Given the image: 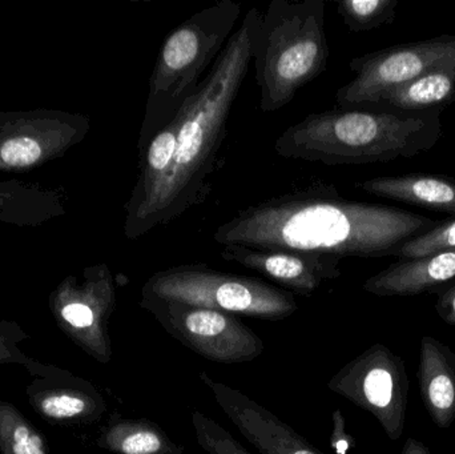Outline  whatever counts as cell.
Listing matches in <instances>:
<instances>
[{
    "label": "cell",
    "instance_id": "obj_1",
    "mask_svg": "<svg viewBox=\"0 0 455 454\" xmlns=\"http://www.w3.org/2000/svg\"><path fill=\"white\" fill-rule=\"evenodd\" d=\"M443 220L389 205L345 199L333 184L315 181L238 211L221 224L218 244L301 251L337 258H389Z\"/></svg>",
    "mask_w": 455,
    "mask_h": 454
},
{
    "label": "cell",
    "instance_id": "obj_2",
    "mask_svg": "<svg viewBox=\"0 0 455 454\" xmlns=\"http://www.w3.org/2000/svg\"><path fill=\"white\" fill-rule=\"evenodd\" d=\"M262 12L251 8L228 40L197 92L187 101L172 165L159 194L146 212L125 232L140 239L203 204L212 191L230 111L253 59V45Z\"/></svg>",
    "mask_w": 455,
    "mask_h": 454
},
{
    "label": "cell",
    "instance_id": "obj_3",
    "mask_svg": "<svg viewBox=\"0 0 455 454\" xmlns=\"http://www.w3.org/2000/svg\"><path fill=\"white\" fill-rule=\"evenodd\" d=\"M443 111H397L369 106L315 112L286 128L275 140V151L285 159L325 165L411 159L440 141Z\"/></svg>",
    "mask_w": 455,
    "mask_h": 454
},
{
    "label": "cell",
    "instance_id": "obj_4",
    "mask_svg": "<svg viewBox=\"0 0 455 454\" xmlns=\"http://www.w3.org/2000/svg\"><path fill=\"white\" fill-rule=\"evenodd\" d=\"M325 13L323 0H272L262 12L251 59L262 112L288 106L328 68Z\"/></svg>",
    "mask_w": 455,
    "mask_h": 454
},
{
    "label": "cell",
    "instance_id": "obj_5",
    "mask_svg": "<svg viewBox=\"0 0 455 454\" xmlns=\"http://www.w3.org/2000/svg\"><path fill=\"white\" fill-rule=\"evenodd\" d=\"M241 10L240 3L221 0L197 11L165 37L149 79L139 151L197 92L240 24Z\"/></svg>",
    "mask_w": 455,
    "mask_h": 454
},
{
    "label": "cell",
    "instance_id": "obj_6",
    "mask_svg": "<svg viewBox=\"0 0 455 454\" xmlns=\"http://www.w3.org/2000/svg\"><path fill=\"white\" fill-rule=\"evenodd\" d=\"M141 298L178 301L269 322L291 317L299 309L293 293L283 288L205 264H183L155 272L141 288Z\"/></svg>",
    "mask_w": 455,
    "mask_h": 454
},
{
    "label": "cell",
    "instance_id": "obj_7",
    "mask_svg": "<svg viewBox=\"0 0 455 454\" xmlns=\"http://www.w3.org/2000/svg\"><path fill=\"white\" fill-rule=\"evenodd\" d=\"M355 79L336 93L339 107H369L387 91L440 69H455V35L403 43L352 59Z\"/></svg>",
    "mask_w": 455,
    "mask_h": 454
},
{
    "label": "cell",
    "instance_id": "obj_8",
    "mask_svg": "<svg viewBox=\"0 0 455 454\" xmlns=\"http://www.w3.org/2000/svg\"><path fill=\"white\" fill-rule=\"evenodd\" d=\"M165 332L203 359L220 364L253 362L264 352V341L235 315L178 301L140 299Z\"/></svg>",
    "mask_w": 455,
    "mask_h": 454
},
{
    "label": "cell",
    "instance_id": "obj_9",
    "mask_svg": "<svg viewBox=\"0 0 455 454\" xmlns=\"http://www.w3.org/2000/svg\"><path fill=\"white\" fill-rule=\"evenodd\" d=\"M116 306L114 282L106 268L100 269L83 287L63 288L53 301L52 311L61 332L100 364L114 356L109 319Z\"/></svg>",
    "mask_w": 455,
    "mask_h": 454
},
{
    "label": "cell",
    "instance_id": "obj_10",
    "mask_svg": "<svg viewBox=\"0 0 455 454\" xmlns=\"http://www.w3.org/2000/svg\"><path fill=\"white\" fill-rule=\"evenodd\" d=\"M200 381L212 392L216 404L259 454H323L275 413L246 396L240 389L202 372Z\"/></svg>",
    "mask_w": 455,
    "mask_h": 454
},
{
    "label": "cell",
    "instance_id": "obj_11",
    "mask_svg": "<svg viewBox=\"0 0 455 454\" xmlns=\"http://www.w3.org/2000/svg\"><path fill=\"white\" fill-rule=\"evenodd\" d=\"M220 255L224 260L257 272L277 283L283 290L297 295H313L323 282L341 276L342 259L326 253L226 245Z\"/></svg>",
    "mask_w": 455,
    "mask_h": 454
},
{
    "label": "cell",
    "instance_id": "obj_12",
    "mask_svg": "<svg viewBox=\"0 0 455 454\" xmlns=\"http://www.w3.org/2000/svg\"><path fill=\"white\" fill-rule=\"evenodd\" d=\"M26 394L34 412L51 426H92L108 410L103 394L91 381L63 368L53 375L34 378Z\"/></svg>",
    "mask_w": 455,
    "mask_h": 454
},
{
    "label": "cell",
    "instance_id": "obj_13",
    "mask_svg": "<svg viewBox=\"0 0 455 454\" xmlns=\"http://www.w3.org/2000/svg\"><path fill=\"white\" fill-rule=\"evenodd\" d=\"M455 279V248L413 260H398L363 283L376 296H414L435 292Z\"/></svg>",
    "mask_w": 455,
    "mask_h": 454
},
{
    "label": "cell",
    "instance_id": "obj_14",
    "mask_svg": "<svg viewBox=\"0 0 455 454\" xmlns=\"http://www.w3.org/2000/svg\"><path fill=\"white\" fill-rule=\"evenodd\" d=\"M371 196L406 203L455 218V179L433 173L379 176L358 183Z\"/></svg>",
    "mask_w": 455,
    "mask_h": 454
},
{
    "label": "cell",
    "instance_id": "obj_15",
    "mask_svg": "<svg viewBox=\"0 0 455 454\" xmlns=\"http://www.w3.org/2000/svg\"><path fill=\"white\" fill-rule=\"evenodd\" d=\"M96 447L114 454H184L186 448L148 418L112 415L99 432Z\"/></svg>",
    "mask_w": 455,
    "mask_h": 454
},
{
    "label": "cell",
    "instance_id": "obj_16",
    "mask_svg": "<svg viewBox=\"0 0 455 454\" xmlns=\"http://www.w3.org/2000/svg\"><path fill=\"white\" fill-rule=\"evenodd\" d=\"M455 101V69H440L387 91L376 107L397 111L448 108Z\"/></svg>",
    "mask_w": 455,
    "mask_h": 454
},
{
    "label": "cell",
    "instance_id": "obj_17",
    "mask_svg": "<svg viewBox=\"0 0 455 454\" xmlns=\"http://www.w3.org/2000/svg\"><path fill=\"white\" fill-rule=\"evenodd\" d=\"M0 454H51L44 434L7 402H0Z\"/></svg>",
    "mask_w": 455,
    "mask_h": 454
},
{
    "label": "cell",
    "instance_id": "obj_18",
    "mask_svg": "<svg viewBox=\"0 0 455 454\" xmlns=\"http://www.w3.org/2000/svg\"><path fill=\"white\" fill-rule=\"evenodd\" d=\"M398 4V0H339L337 12L349 32L360 34L392 24Z\"/></svg>",
    "mask_w": 455,
    "mask_h": 454
},
{
    "label": "cell",
    "instance_id": "obj_19",
    "mask_svg": "<svg viewBox=\"0 0 455 454\" xmlns=\"http://www.w3.org/2000/svg\"><path fill=\"white\" fill-rule=\"evenodd\" d=\"M28 339V333L16 323L0 320V367L5 364L21 365L34 378L53 375L59 367L40 364L21 351L20 344Z\"/></svg>",
    "mask_w": 455,
    "mask_h": 454
},
{
    "label": "cell",
    "instance_id": "obj_20",
    "mask_svg": "<svg viewBox=\"0 0 455 454\" xmlns=\"http://www.w3.org/2000/svg\"><path fill=\"white\" fill-rule=\"evenodd\" d=\"M197 444L208 454H253L238 442L218 421L200 410L191 412Z\"/></svg>",
    "mask_w": 455,
    "mask_h": 454
},
{
    "label": "cell",
    "instance_id": "obj_21",
    "mask_svg": "<svg viewBox=\"0 0 455 454\" xmlns=\"http://www.w3.org/2000/svg\"><path fill=\"white\" fill-rule=\"evenodd\" d=\"M455 248V218L441 221L435 229L401 245L395 252L400 260H413Z\"/></svg>",
    "mask_w": 455,
    "mask_h": 454
},
{
    "label": "cell",
    "instance_id": "obj_22",
    "mask_svg": "<svg viewBox=\"0 0 455 454\" xmlns=\"http://www.w3.org/2000/svg\"><path fill=\"white\" fill-rule=\"evenodd\" d=\"M424 394H427L430 410L437 413L438 418H446L455 410V383L445 372L432 373L422 380Z\"/></svg>",
    "mask_w": 455,
    "mask_h": 454
},
{
    "label": "cell",
    "instance_id": "obj_23",
    "mask_svg": "<svg viewBox=\"0 0 455 454\" xmlns=\"http://www.w3.org/2000/svg\"><path fill=\"white\" fill-rule=\"evenodd\" d=\"M42 155L39 144L29 138H18L8 140L0 149L3 162L12 165H28L36 162Z\"/></svg>",
    "mask_w": 455,
    "mask_h": 454
},
{
    "label": "cell",
    "instance_id": "obj_24",
    "mask_svg": "<svg viewBox=\"0 0 455 454\" xmlns=\"http://www.w3.org/2000/svg\"><path fill=\"white\" fill-rule=\"evenodd\" d=\"M334 428L331 434V445L337 454H347L352 445V440L345 434L344 418L341 412L336 410L333 413Z\"/></svg>",
    "mask_w": 455,
    "mask_h": 454
},
{
    "label": "cell",
    "instance_id": "obj_25",
    "mask_svg": "<svg viewBox=\"0 0 455 454\" xmlns=\"http://www.w3.org/2000/svg\"><path fill=\"white\" fill-rule=\"evenodd\" d=\"M437 311L449 324H455V283L438 291Z\"/></svg>",
    "mask_w": 455,
    "mask_h": 454
}]
</instances>
